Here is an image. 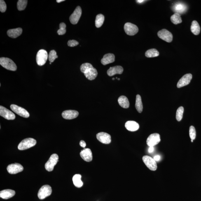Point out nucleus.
<instances>
[{"label": "nucleus", "mask_w": 201, "mask_h": 201, "mask_svg": "<svg viewBox=\"0 0 201 201\" xmlns=\"http://www.w3.org/2000/svg\"><path fill=\"white\" fill-rule=\"evenodd\" d=\"M51 63H52L50 62V64H51Z\"/></svg>", "instance_id": "47"}, {"label": "nucleus", "mask_w": 201, "mask_h": 201, "mask_svg": "<svg viewBox=\"0 0 201 201\" xmlns=\"http://www.w3.org/2000/svg\"><path fill=\"white\" fill-rule=\"evenodd\" d=\"M35 139L31 138H28L22 140L19 144L18 148L19 150H24L32 147L36 144Z\"/></svg>", "instance_id": "3"}, {"label": "nucleus", "mask_w": 201, "mask_h": 201, "mask_svg": "<svg viewBox=\"0 0 201 201\" xmlns=\"http://www.w3.org/2000/svg\"><path fill=\"white\" fill-rule=\"evenodd\" d=\"M145 55L148 58H152L158 56L159 55V52L156 49H151L147 51Z\"/></svg>", "instance_id": "29"}, {"label": "nucleus", "mask_w": 201, "mask_h": 201, "mask_svg": "<svg viewBox=\"0 0 201 201\" xmlns=\"http://www.w3.org/2000/svg\"><path fill=\"white\" fill-rule=\"evenodd\" d=\"M22 29L21 28L10 29L7 31V34L9 37L12 38H15L18 37L22 34Z\"/></svg>", "instance_id": "23"}, {"label": "nucleus", "mask_w": 201, "mask_h": 201, "mask_svg": "<svg viewBox=\"0 0 201 201\" xmlns=\"http://www.w3.org/2000/svg\"><path fill=\"white\" fill-rule=\"evenodd\" d=\"M135 107L139 113L142 112L143 109V104L141 96L139 95H136Z\"/></svg>", "instance_id": "27"}, {"label": "nucleus", "mask_w": 201, "mask_h": 201, "mask_svg": "<svg viewBox=\"0 0 201 201\" xmlns=\"http://www.w3.org/2000/svg\"><path fill=\"white\" fill-rule=\"evenodd\" d=\"M115 59V56L113 54L108 53L104 55L101 59V62L103 65H106L114 62Z\"/></svg>", "instance_id": "21"}, {"label": "nucleus", "mask_w": 201, "mask_h": 201, "mask_svg": "<svg viewBox=\"0 0 201 201\" xmlns=\"http://www.w3.org/2000/svg\"><path fill=\"white\" fill-rule=\"evenodd\" d=\"M78 42L75 40H70L68 42V46L71 47H73L76 46L79 44Z\"/></svg>", "instance_id": "38"}, {"label": "nucleus", "mask_w": 201, "mask_h": 201, "mask_svg": "<svg viewBox=\"0 0 201 201\" xmlns=\"http://www.w3.org/2000/svg\"><path fill=\"white\" fill-rule=\"evenodd\" d=\"M80 156L85 161L90 162L92 160V154L89 148H85L80 152Z\"/></svg>", "instance_id": "17"}, {"label": "nucleus", "mask_w": 201, "mask_h": 201, "mask_svg": "<svg viewBox=\"0 0 201 201\" xmlns=\"http://www.w3.org/2000/svg\"><path fill=\"white\" fill-rule=\"evenodd\" d=\"M60 29L57 31V33L59 35H63L65 34L66 33V25L64 23H61L59 25Z\"/></svg>", "instance_id": "35"}, {"label": "nucleus", "mask_w": 201, "mask_h": 201, "mask_svg": "<svg viewBox=\"0 0 201 201\" xmlns=\"http://www.w3.org/2000/svg\"><path fill=\"white\" fill-rule=\"evenodd\" d=\"M0 64L3 68L8 70L15 71L17 70L16 64L12 60L6 57H1L0 58Z\"/></svg>", "instance_id": "2"}, {"label": "nucleus", "mask_w": 201, "mask_h": 201, "mask_svg": "<svg viewBox=\"0 0 201 201\" xmlns=\"http://www.w3.org/2000/svg\"><path fill=\"white\" fill-rule=\"evenodd\" d=\"M23 167L20 164L15 163L10 164L7 168V170L10 174H14L18 173L23 170Z\"/></svg>", "instance_id": "14"}, {"label": "nucleus", "mask_w": 201, "mask_h": 201, "mask_svg": "<svg viewBox=\"0 0 201 201\" xmlns=\"http://www.w3.org/2000/svg\"><path fill=\"white\" fill-rule=\"evenodd\" d=\"M10 108L14 112L23 118H27L29 116V113L25 109L16 105L12 104Z\"/></svg>", "instance_id": "9"}, {"label": "nucleus", "mask_w": 201, "mask_h": 201, "mask_svg": "<svg viewBox=\"0 0 201 201\" xmlns=\"http://www.w3.org/2000/svg\"><path fill=\"white\" fill-rule=\"evenodd\" d=\"M82 10L79 6L77 7L74 11L70 17L69 20L73 24H76L79 21L82 15Z\"/></svg>", "instance_id": "12"}, {"label": "nucleus", "mask_w": 201, "mask_h": 201, "mask_svg": "<svg viewBox=\"0 0 201 201\" xmlns=\"http://www.w3.org/2000/svg\"><path fill=\"white\" fill-rule=\"evenodd\" d=\"M64 1H64V0H57L56 2L57 3H59Z\"/></svg>", "instance_id": "43"}, {"label": "nucleus", "mask_w": 201, "mask_h": 201, "mask_svg": "<svg viewBox=\"0 0 201 201\" xmlns=\"http://www.w3.org/2000/svg\"><path fill=\"white\" fill-rule=\"evenodd\" d=\"M171 20L173 23L176 25L181 23L182 22L181 15L179 13H175L171 17Z\"/></svg>", "instance_id": "30"}, {"label": "nucleus", "mask_w": 201, "mask_h": 201, "mask_svg": "<svg viewBox=\"0 0 201 201\" xmlns=\"http://www.w3.org/2000/svg\"><path fill=\"white\" fill-rule=\"evenodd\" d=\"M154 160L155 161H159L160 160V156H159V155H156V156H155L154 157Z\"/></svg>", "instance_id": "40"}, {"label": "nucleus", "mask_w": 201, "mask_h": 201, "mask_svg": "<svg viewBox=\"0 0 201 201\" xmlns=\"http://www.w3.org/2000/svg\"><path fill=\"white\" fill-rule=\"evenodd\" d=\"M59 160L58 155L53 154L50 157L48 161L45 164V167L46 170L51 172L53 170L54 167L57 164Z\"/></svg>", "instance_id": "5"}, {"label": "nucleus", "mask_w": 201, "mask_h": 201, "mask_svg": "<svg viewBox=\"0 0 201 201\" xmlns=\"http://www.w3.org/2000/svg\"><path fill=\"white\" fill-rule=\"evenodd\" d=\"M80 69L81 72L84 74L86 77L89 80H93L97 77L98 75L97 69L89 63L82 64L80 66Z\"/></svg>", "instance_id": "1"}, {"label": "nucleus", "mask_w": 201, "mask_h": 201, "mask_svg": "<svg viewBox=\"0 0 201 201\" xmlns=\"http://www.w3.org/2000/svg\"><path fill=\"white\" fill-rule=\"evenodd\" d=\"M58 58L56 52L55 50L51 51L48 55V59L50 62H53L56 59Z\"/></svg>", "instance_id": "34"}, {"label": "nucleus", "mask_w": 201, "mask_h": 201, "mask_svg": "<svg viewBox=\"0 0 201 201\" xmlns=\"http://www.w3.org/2000/svg\"><path fill=\"white\" fill-rule=\"evenodd\" d=\"M15 192L13 190L6 189L0 192V197L4 199H9L15 195Z\"/></svg>", "instance_id": "22"}, {"label": "nucleus", "mask_w": 201, "mask_h": 201, "mask_svg": "<svg viewBox=\"0 0 201 201\" xmlns=\"http://www.w3.org/2000/svg\"><path fill=\"white\" fill-rule=\"evenodd\" d=\"M193 140L191 139V141L192 142H193Z\"/></svg>", "instance_id": "44"}, {"label": "nucleus", "mask_w": 201, "mask_h": 201, "mask_svg": "<svg viewBox=\"0 0 201 201\" xmlns=\"http://www.w3.org/2000/svg\"><path fill=\"white\" fill-rule=\"evenodd\" d=\"M124 30L126 34L129 36H134L138 32V28L134 24L127 22L124 25Z\"/></svg>", "instance_id": "8"}, {"label": "nucleus", "mask_w": 201, "mask_h": 201, "mask_svg": "<svg viewBox=\"0 0 201 201\" xmlns=\"http://www.w3.org/2000/svg\"><path fill=\"white\" fill-rule=\"evenodd\" d=\"M78 115V112L74 110H68L64 111L62 113L63 118L67 120H72L76 118Z\"/></svg>", "instance_id": "18"}, {"label": "nucleus", "mask_w": 201, "mask_h": 201, "mask_svg": "<svg viewBox=\"0 0 201 201\" xmlns=\"http://www.w3.org/2000/svg\"><path fill=\"white\" fill-rule=\"evenodd\" d=\"M191 32L195 35H198L200 34V27L198 23L196 21H193L191 26Z\"/></svg>", "instance_id": "26"}, {"label": "nucleus", "mask_w": 201, "mask_h": 201, "mask_svg": "<svg viewBox=\"0 0 201 201\" xmlns=\"http://www.w3.org/2000/svg\"><path fill=\"white\" fill-rule=\"evenodd\" d=\"M174 11L179 13H184L187 9V6L182 3H177L174 5L173 7Z\"/></svg>", "instance_id": "28"}, {"label": "nucleus", "mask_w": 201, "mask_h": 201, "mask_svg": "<svg viewBox=\"0 0 201 201\" xmlns=\"http://www.w3.org/2000/svg\"><path fill=\"white\" fill-rule=\"evenodd\" d=\"M113 80H114V78H113Z\"/></svg>", "instance_id": "45"}, {"label": "nucleus", "mask_w": 201, "mask_h": 201, "mask_svg": "<svg viewBox=\"0 0 201 201\" xmlns=\"http://www.w3.org/2000/svg\"><path fill=\"white\" fill-rule=\"evenodd\" d=\"M48 57V52L46 50L43 49L40 50L36 56V62L38 65L40 66L44 65Z\"/></svg>", "instance_id": "4"}, {"label": "nucleus", "mask_w": 201, "mask_h": 201, "mask_svg": "<svg viewBox=\"0 0 201 201\" xmlns=\"http://www.w3.org/2000/svg\"><path fill=\"white\" fill-rule=\"evenodd\" d=\"M79 145L80 146L83 148H85L86 146V143L84 141L82 140L80 141Z\"/></svg>", "instance_id": "39"}, {"label": "nucleus", "mask_w": 201, "mask_h": 201, "mask_svg": "<svg viewBox=\"0 0 201 201\" xmlns=\"http://www.w3.org/2000/svg\"><path fill=\"white\" fill-rule=\"evenodd\" d=\"M123 69L120 66H117L110 67L108 70L107 73L108 76H112L116 74H122L123 73Z\"/></svg>", "instance_id": "19"}, {"label": "nucleus", "mask_w": 201, "mask_h": 201, "mask_svg": "<svg viewBox=\"0 0 201 201\" xmlns=\"http://www.w3.org/2000/svg\"><path fill=\"white\" fill-rule=\"evenodd\" d=\"M120 78H118V80H120Z\"/></svg>", "instance_id": "46"}, {"label": "nucleus", "mask_w": 201, "mask_h": 201, "mask_svg": "<svg viewBox=\"0 0 201 201\" xmlns=\"http://www.w3.org/2000/svg\"><path fill=\"white\" fill-rule=\"evenodd\" d=\"M189 135L191 139L195 140L196 137V131L195 127L193 126H191L189 129Z\"/></svg>", "instance_id": "36"}, {"label": "nucleus", "mask_w": 201, "mask_h": 201, "mask_svg": "<svg viewBox=\"0 0 201 201\" xmlns=\"http://www.w3.org/2000/svg\"><path fill=\"white\" fill-rule=\"evenodd\" d=\"M104 21V16L101 14L98 15L96 17L95 24L96 27L98 28H100L102 25Z\"/></svg>", "instance_id": "31"}, {"label": "nucleus", "mask_w": 201, "mask_h": 201, "mask_svg": "<svg viewBox=\"0 0 201 201\" xmlns=\"http://www.w3.org/2000/svg\"><path fill=\"white\" fill-rule=\"evenodd\" d=\"M125 126L127 130L131 132H135L139 128V124L134 121H129L126 122Z\"/></svg>", "instance_id": "20"}, {"label": "nucleus", "mask_w": 201, "mask_h": 201, "mask_svg": "<svg viewBox=\"0 0 201 201\" xmlns=\"http://www.w3.org/2000/svg\"><path fill=\"white\" fill-rule=\"evenodd\" d=\"M160 141V136L158 133H155L151 134L146 141L147 144L149 147H154L158 144Z\"/></svg>", "instance_id": "10"}, {"label": "nucleus", "mask_w": 201, "mask_h": 201, "mask_svg": "<svg viewBox=\"0 0 201 201\" xmlns=\"http://www.w3.org/2000/svg\"><path fill=\"white\" fill-rule=\"evenodd\" d=\"M154 149L153 147H149V148L148 149V152L149 153H153L154 151Z\"/></svg>", "instance_id": "41"}, {"label": "nucleus", "mask_w": 201, "mask_h": 201, "mask_svg": "<svg viewBox=\"0 0 201 201\" xmlns=\"http://www.w3.org/2000/svg\"><path fill=\"white\" fill-rule=\"evenodd\" d=\"M142 160L147 167L150 170L153 171L156 170L157 165L156 161L153 158L146 155L143 157Z\"/></svg>", "instance_id": "7"}, {"label": "nucleus", "mask_w": 201, "mask_h": 201, "mask_svg": "<svg viewBox=\"0 0 201 201\" xmlns=\"http://www.w3.org/2000/svg\"><path fill=\"white\" fill-rule=\"evenodd\" d=\"M0 115L8 120H13L15 118L14 114L2 106H0Z\"/></svg>", "instance_id": "13"}, {"label": "nucleus", "mask_w": 201, "mask_h": 201, "mask_svg": "<svg viewBox=\"0 0 201 201\" xmlns=\"http://www.w3.org/2000/svg\"><path fill=\"white\" fill-rule=\"evenodd\" d=\"M192 78V75L190 73L185 75L178 82L177 84V88H180L188 85L190 83Z\"/></svg>", "instance_id": "16"}, {"label": "nucleus", "mask_w": 201, "mask_h": 201, "mask_svg": "<svg viewBox=\"0 0 201 201\" xmlns=\"http://www.w3.org/2000/svg\"><path fill=\"white\" fill-rule=\"evenodd\" d=\"M52 191L51 187L49 185H44L40 188L38 192V198L41 200L44 199L51 195Z\"/></svg>", "instance_id": "6"}, {"label": "nucleus", "mask_w": 201, "mask_h": 201, "mask_svg": "<svg viewBox=\"0 0 201 201\" xmlns=\"http://www.w3.org/2000/svg\"><path fill=\"white\" fill-rule=\"evenodd\" d=\"M158 36L160 39L167 42L171 43L172 41V34L167 29H164L159 31L158 33Z\"/></svg>", "instance_id": "11"}, {"label": "nucleus", "mask_w": 201, "mask_h": 201, "mask_svg": "<svg viewBox=\"0 0 201 201\" xmlns=\"http://www.w3.org/2000/svg\"><path fill=\"white\" fill-rule=\"evenodd\" d=\"M28 2L27 0H19L17 2V9L20 11L24 10L27 6Z\"/></svg>", "instance_id": "32"}, {"label": "nucleus", "mask_w": 201, "mask_h": 201, "mask_svg": "<svg viewBox=\"0 0 201 201\" xmlns=\"http://www.w3.org/2000/svg\"><path fill=\"white\" fill-rule=\"evenodd\" d=\"M96 137L98 141L104 144H108L111 142V136L106 133H99L96 135Z\"/></svg>", "instance_id": "15"}, {"label": "nucleus", "mask_w": 201, "mask_h": 201, "mask_svg": "<svg viewBox=\"0 0 201 201\" xmlns=\"http://www.w3.org/2000/svg\"><path fill=\"white\" fill-rule=\"evenodd\" d=\"M184 111V109L183 106H181L178 108L176 111V119L178 121H180L182 119Z\"/></svg>", "instance_id": "33"}, {"label": "nucleus", "mask_w": 201, "mask_h": 201, "mask_svg": "<svg viewBox=\"0 0 201 201\" xmlns=\"http://www.w3.org/2000/svg\"><path fill=\"white\" fill-rule=\"evenodd\" d=\"M145 1H143V0H139V1H136L137 2L139 3H141Z\"/></svg>", "instance_id": "42"}, {"label": "nucleus", "mask_w": 201, "mask_h": 201, "mask_svg": "<svg viewBox=\"0 0 201 201\" xmlns=\"http://www.w3.org/2000/svg\"><path fill=\"white\" fill-rule=\"evenodd\" d=\"M6 5L3 0L0 1V11L1 13H4L6 10Z\"/></svg>", "instance_id": "37"}, {"label": "nucleus", "mask_w": 201, "mask_h": 201, "mask_svg": "<svg viewBox=\"0 0 201 201\" xmlns=\"http://www.w3.org/2000/svg\"><path fill=\"white\" fill-rule=\"evenodd\" d=\"M81 179V176L80 174H75L73 176L72 180L73 184L77 187L80 188L83 186V183Z\"/></svg>", "instance_id": "25"}, {"label": "nucleus", "mask_w": 201, "mask_h": 201, "mask_svg": "<svg viewBox=\"0 0 201 201\" xmlns=\"http://www.w3.org/2000/svg\"><path fill=\"white\" fill-rule=\"evenodd\" d=\"M118 102L119 105L123 108H128L130 106L128 99L125 96H121L119 97Z\"/></svg>", "instance_id": "24"}]
</instances>
